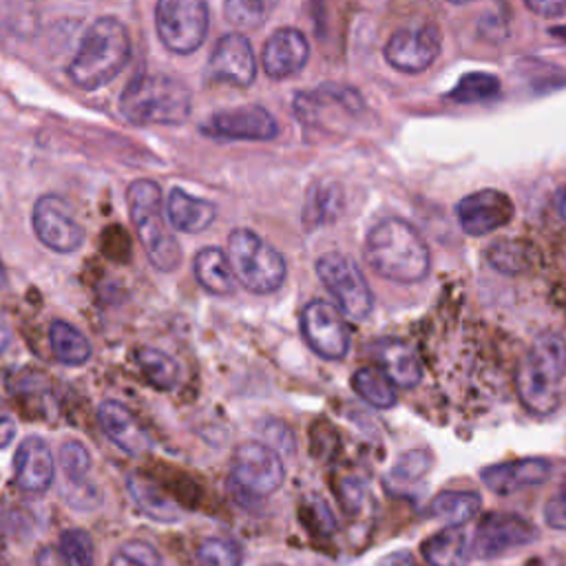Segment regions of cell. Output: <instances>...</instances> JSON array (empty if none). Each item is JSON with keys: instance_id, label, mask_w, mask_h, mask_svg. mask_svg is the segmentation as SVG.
<instances>
[{"instance_id": "cell-9", "label": "cell", "mask_w": 566, "mask_h": 566, "mask_svg": "<svg viewBox=\"0 0 566 566\" xmlns=\"http://www.w3.org/2000/svg\"><path fill=\"white\" fill-rule=\"evenodd\" d=\"M230 480L243 495L268 497L281 489L285 467L272 447L263 442H243L234 451Z\"/></svg>"}, {"instance_id": "cell-52", "label": "cell", "mask_w": 566, "mask_h": 566, "mask_svg": "<svg viewBox=\"0 0 566 566\" xmlns=\"http://www.w3.org/2000/svg\"><path fill=\"white\" fill-rule=\"evenodd\" d=\"M268 566H283V564H268Z\"/></svg>"}, {"instance_id": "cell-5", "label": "cell", "mask_w": 566, "mask_h": 566, "mask_svg": "<svg viewBox=\"0 0 566 566\" xmlns=\"http://www.w3.org/2000/svg\"><path fill=\"white\" fill-rule=\"evenodd\" d=\"M126 199L137 239L148 261L159 272L177 270L181 263V245L166 223L159 184L153 179H135L126 190Z\"/></svg>"}, {"instance_id": "cell-47", "label": "cell", "mask_w": 566, "mask_h": 566, "mask_svg": "<svg viewBox=\"0 0 566 566\" xmlns=\"http://www.w3.org/2000/svg\"><path fill=\"white\" fill-rule=\"evenodd\" d=\"M555 210H557V214L566 221V186L557 192V197H555Z\"/></svg>"}, {"instance_id": "cell-13", "label": "cell", "mask_w": 566, "mask_h": 566, "mask_svg": "<svg viewBox=\"0 0 566 566\" xmlns=\"http://www.w3.org/2000/svg\"><path fill=\"white\" fill-rule=\"evenodd\" d=\"M513 201L497 188H482L455 203V217L464 234L484 237L513 219Z\"/></svg>"}, {"instance_id": "cell-24", "label": "cell", "mask_w": 566, "mask_h": 566, "mask_svg": "<svg viewBox=\"0 0 566 566\" xmlns=\"http://www.w3.org/2000/svg\"><path fill=\"white\" fill-rule=\"evenodd\" d=\"M166 212L170 223L181 230V232H203L206 228L212 226L214 217H217V208L212 201L195 197L181 188H172L168 192V203H166Z\"/></svg>"}, {"instance_id": "cell-4", "label": "cell", "mask_w": 566, "mask_h": 566, "mask_svg": "<svg viewBox=\"0 0 566 566\" xmlns=\"http://www.w3.org/2000/svg\"><path fill=\"white\" fill-rule=\"evenodd\" d=\"M190 108V88L181 80L164 73L135 75L119 97V113L142 126L184 124Z\"/></svg>"}, {"instance_id": "cell-19", "label": "cell", "mask_w": 566, "mask_h": 566, "mask_svg": "<svg viewBox=\"0 0 566 566\" xmlns=\"http://www.w3.org/2000/svg\"><path fill=\"white\" fill-rule=\"evenodd\" d=\"M307 57H310L307 38L298 29L283 27L268 38L261 62L268 77L285 80L290 75H296L307 64Z\"/></svg>"}, {"instance_id": "cell-8", "label": "cell", "mask_w": 566, "mask_h": 566, "mask_svg": "<svg viewBox=\"0 0 566 566\" xmlns=\"http://www.w3.org/2000/svg\"><path fill=\"white\" fill-rule=\"evenodd\" d=\"M155 27L168 51L192 53L208 33V4L206 0H157Z\"/></svg>"}, {"instance_id": "cell-23", "label": "cell", "mask_w": 566, "mask_h": 566, "mask_svg": "<svg viewBox=\"0 0 566 566\" xmlns=\"http://www.w3.org/2000/svg\"><path fill=\"white\" fill-rule=\"evenodd\" d=\"M420 553L429 566H467L473 557L471 539L462 526H444L420 544Z\"/></svg>"}, {"instance_id": "cell-17", "label": "cell", "mask_w": 566, "mask_h": 566, "mask_svg": "<svg viewBox=\"0 0 566 566\" xmlns=\"http://www.w3.org/2000/svg\"><path fill=\"white\" fill-rule=\"evenodd\" d=\"M551 475V462L546 458H522L513 462L489 464L480 469L482 484L495 495H513L517 491L539 486Z\"/></svg>"}, {"instance_id": "cell-48", "label": "cell", "mask_w": 566, "mask_h": 566, "mask_svg": "<svg viewBox=\"0 0 566 566\" xmlns=\"http://www.w3.org/2000/svg\"><path fill=\"white\" fill-rule=\"evenodd\" d=\"M9 338H11V334H9V327L4 325V321L0 318V354L7 349V345H9Z\"/></svg>"}, {"instance_id": "cell-37", "label": "cell", "mask_w": 566, "mask_h": 566, "mask_svg": "<svg viewBox=\"0 0 566 566\" xmlns=\"http://www.w3.org/2000/svg\"><path fill=\"white\" fill-rule=\"evenodd\" d=\"M60 462H62V471L64 475L75 482V480H84L88 469H91V453L88 449L77 442V440H66L60 447Z\"/></svg>"}, {"instance_id": "cell-26", "label": "cell", "mask_w": 566, "mask_h": 566, "mask_svg": "<svg viewBox=\"0 0 566 566\" xmlns=\"http://www.w3.org/2000/svg\"><path fill=\"white\" fill-rule=\"evenodd\" d=\"M482 509V497L475 491L447 489L431 497L427 513L429 517L444 520L449 526H462L473 520Z\"/></svg>"}, {"instance_id": "cell-42", "label": "cell", "mask_w": 566, "mask_h": 566, "mask_svg": "<svg viewBox=\"0 0 566 566\" xmlns=\"http://www.w3.org/2000/svg\"><path fill=\"white\" fill-rule=\"evenodd\" d=\"M524 4L539 18H559L566 13V0H524Z\"/></svg>"}, {"instance_id": "cell-22", "label": "cell", "mask_w": 566, "mask_h": 566, "mask_svg": "<svg viewBox=\"0 0 566 566\" xmlns=\"http://www.w3.org/2000/svg\"><path fill=\"white\" fill-rule=\"evenodd\" d=\"M126 489L133 502L137 504V509L150 520L161 524H175L184 517V509L166 491H161L150 478L142 473H130L126 478Z\"/></svg>"}, {"instance_id": "cell-46", "label": "cell", "mask_w": 566, "mask_h": 566, "mask_svg": "<svg viewBox=\"0 0 566 566\" xmlns=\"http://www.w3.org/2000/svg\"><path fill=\"white\" fill-rule=\"evenodd\" d=\"M111 566H142V564H139V562H135L133 557H128L126 553H122V551H119V553H115V555H113Z\"/></svg>"}, {"instance_id": "cell-10", "label": "cell", "mask_w": 566, "mask_h": 566, "mask_svg": "<svg viewBox=\"0 0 566 566\" xmlns=\"http://www.w3.org/2000/svg\"><path fill=\"white\" fill-rule=\"evenodd\" d=\"M440 51L442 33L433 22L396 29L382 49L387 64L409 75L427 71L438 60Z\"/></svg>"}, {"instance_id": "cell-30", "label": "cell", "mask_w": 566, "mask_h": 566, "mask_svg": "<svg viewBox=\"0 0 566 566\" xmlns=\"http://www.w3.org/2000/svg\"><path fill=\"white\" fill-rule=\"evenodd\" d=\"M135 360L144 378L159 391H170L179 382V365L172 356L155 347H142L135 354Z\"/></svg>"}, {"instance_id": "cell-25", "label": "cell", "mask_w": 566, "mask_h": 566, "mask_svg": "<svg viewBox=\"0 0 566 566\" xmlns=\"http://www.w3.org/2000/svg\"><path fill=\"white\" fill-rule=\"evenodd\" d=\"M192 270H195L197 283L206 292L217 294V296H226V294L234 292L237 279H234L230 259L219 248H203V250H199L195 261H192Z\"/></svg>"}, {"instance_id": "cell-33", "label": "cell", "mask_w": 566, "mask_h": 566, "mask_svg": "<svg viewBox=\"0 0 566 566\" xmlns=\"http://www.w3.org/2000/svg\"><path fill=\"white\" fill-rule=\"evenodd\" d=\"M343 208V192L336 184H323L316 186L310 197H307V206H305V223L307 226H321V223H329L332 219L338 217Z\"/></svg>"}, {"instance_id": "cell-28", "label": "cell", "mask_w": 566, "mask_h": 566, "mask_svg": "<svg viewBox=\"0 0 566 566\" xmlns=\"http://www.w3.org/2000/svg\"><path fill=\"white\" fill-rule=\"evenodd\" d=\"M49 343L53 356L69 367H80L91 358V343L88 338L75 329L71 323L53 321L49 327Z\"/></svg>"}, {"instance_id": "cell-14", "label": "cell", "mask_w": 566, "mask_h": 566, "mask_svg": "<svg viewBox=\"0 0 566 566\" xmlns=\"http://www.w3.org/2000/svg\"><path fill=\"white\" fill-rule=\"evenodd\" d=\"M33 230L53 252H73L84 241V230L71 214L66 201L44 195L33 206Z\"/></svg>"}, {"instance_id": "cell-44", "label": "cell", "mask_w": 566, "mask_h": 566, "mask_svg": "<svg viewBox=\"0 0 566 566\" xmlns=\"http://www.w3.org/2000/svg\"><path fill=\"white\" fill-rule=\"evenodd\" d=\"M378 566H418L416 557L409 551H394L389 555H385Z\"/></svg>"}, {"instance_id": "cell-35", "label": "cell", "mask_w": 566, "mask_h": 566, "mask_svg": "<svg viewBox=\"0 0 566 566\" xmlns=\"http://www.w3.org/2000/svg\"><path fill=\"white\" fill-rule=\"evenodd\" d=\"M60 555L64 557L66 566H93L95 548L93 539L84 528H66L60 533Z\"/></svg>"}, {"instance_id": "cell-36", "label": "cell", "mask_w": 566, "mask_h": 566, "mask_svg": "<svg viewBox=\"0 0 566 566\" xmlns=\"http://www.w3.org/2000/svg\"><path fill=\"white\" fill-rule=\"evenodd\" d=\"M197 557L201 566H241V548L237 542L228 537H206L199 548Z\"/></svg>"}, {"instance_id": "cell-2", "label": "cell", "mask_w": 566, "mask_h": 566, "mask_svg": "<svg viewBox=\"0 0 566 566\" xmlns=\"http://www.w3.org/2000/svg\"><path fill=\"white\" fill-rule=\"evenodd\" d=\"M566 376V338L557 332L539 334L515 371V391L533 416H548L559 405V385Z\"/></svg>"}, {"instance_id": "cell-38", "label": "cell", "mask_w": 566, "mask_h": 566, "mask_svg": "<svg viewBox=\"0 0 566 566\" xmlns=\"http://www.w3.org/2000/svg\"><path fill=\"white\" fill-rule=\"evenodd\" d=\"M338 497H340V504L343 509L354 515L363 509L365 500H367V482L358 475H347L340 480V486H338Z\"/></svg>"}, {"instance_id": "cell-16", "label": "cell", "mask_w": 566, "mask_h": 566, "mask_svg": "<svg viewBox=\"0 0 566 566\" xmlns=\"http://www.w3.org/2000/svg\"><path fill=\"white\" fill-rule=\"evenodd\" d=\"M208 77L232 86H250L254 82L256 60L243 33H226L217 40L208 60Z\"/></svg>"}, {"instance_id": "cell-31", "label": "cell", "mask_w": 566, "mask_h": 566, "mask_svg": "<svg viewBox=\"0 0 566 566\" xmlns=\"http://www.w3.org/2000/svg\"><path fill=\"white\" fill-rule=\"evenodd\" d=\"M486 261L502 274H520L531 268V245L522 239H500L486 248Z\"/></svg>"}, {"instance_id": "cell-21", "label": "cell", "mask_w": 566, "mask_h": 566, "mask_svg": "<svg viewBox=\"0 0 566 566\" xmlns=\"http://www.w3.org/2000/svg\"><path fill=\"white\" fill-rule=\"evenodd\" d=\"M371 354L380 363V369L394 385H398L402 389H411L420 382L422 365H420L416 349L407 340L380 338L371 345Z\"/></svg>"}, {"instance_id": "cell-7", "label": "cell", "mask_w": 566, "mask_h": 566, "mask_svg": "<svg viewBox=\"0 0 566 566\" xmlns=\"http://www.w3.org/2000/svg\"><path fill=\"white\" fill-rule=\"evenodd\" d=\"M316 274L347 318L365 321L371 314L374 296L369 283L352 256L327 252L316 261Z\"/></svg>"}, {"instance_id": "cell-3", "label": "cell", "mask_w": 566, "mask_h": 566, "mask_svg": "<svg viewBox=\"0 0 566 566\" xmlns=\"http://www.w3.org/2000/svg\"><path fill=\"white\" fill-rule=\"evenodd\" d=\"M130 60L128 29L111 15L97 18L82 35L73 60L66 66L71 82L82 91L108 84Z\"/></svg>"}, {"instance_id": "cell-43", "label": "cell", "mask_w": 566, "mask_h": 566, "mask_svg": "<svg viewBox=\"0 0 566 566\" xmlns=\"http://www.w3.org/2000/svg\"><path fill=\"white\" fill-rule=\"evenodd\" d=\"M13 436H15V420L9 413V409H7V405H4V400L0 396V449L9 447Z\"/></svg>"}, {"instance_id": "cell-41", "label": "cell", "mask_w": 566, "mask_h": 566, "mask_svg": "<svg viewBox=\"0 0 566 566\" xmlns=\"http://www.w3.org/2000/svg\"><path fill=\"white\" fill-rule=\"evenodd\" d=\"M122 553H126L128 557H133L142 566H161V557H159L157 548L153 544H148V542H142V539L126 542L122 546Z\"/></svg>"}, {"instance_id": "cell-45", "label": "cell", "mask_w": 566, "mask_h": 566, "mask_svg": "<svg viewBox=\"0 0 566 566\" xmlns=\"http://www.w3.org/2000/svg\"><path fill=\"white\" fill-rule=\"evenodd\" d=\"M35 566H66V562L60 555V551L44 546V548H40V553L35 557Z\"/></svg>"}, {"instance_id": "cell-11", "label": "cell", "mask_w": 566, "mask_h": 566, "mask_svg": "<svg viewBox=\"0 0 566 566\" xmlns=\"http://www.w3.org/2000/svg\"><path fill=\"white\" fill-rule=\"evenodd\" d=\"M301 332L314 354L327 360H340L349 352V327L343 312L332 303L314 298L301 312Z\"/></svg>"}, {"instance_id": "cell-1", "label": "cell", "mask_w": 566, "mask_h": 566, "mask_svg": "<svg viewBox=\"0 0 566 566\" xmlns=\"http://www.w3.org/2000/svg\"><path fill=\"white\" fill-rule=\"evenodd\" d=\"M365 259L382 279L396 283H418L431 268V254L420 232L396 217L378 221L367 232Z\"/></svg>"}, {"instance_id": "cell-39", "label": "cell", "mask_w": 566, "mask_h": 566, "mask_svg": "<svg viewBox=\"0 0 566 566\" xmlns=\"http://www.w3.org/2000/svg\"><path fill=\"white\" fill-rule=\"evenodd\" d=\"M263 438L268 440V447H272L276 453L279 451L283 455H292L294 453V433H292V429L285 422L268 420V424L263 427Z\"/></svg>"}, {"instance_id": "cell-12", "label": "cell", "mask_w": 566, "mask_h": 566, "mask_svg": "<svg viewBox=\"0 0 566 566\" xmlns=\"http://www.w3.org/2000/svg\"><path fill=\"white\" fill-rule=\"evenodd\" d=\"M535 526L515 513H489L480 520L471 542V553L478 559H495L509 551L535 542Z\"/></svg>"}, {"instance_id": "cell-27", "label": "cell", "mask_w": 566, "mask_h": 566, "mask_svg": "<svg viewBox=\"0 0 566 566\" xmlns=\"http://www.w3.org/2000/svg\"><path fill=\"white\" fill-rule=\"evenodd\" d=\"M433 467V455L427 449H409L398 455L385 475V489L394 495H407Z\"/></svg>"}, {"instance_id": "cell-40", "label": "cell", "mask_w": 566, "mask_h": 566, "mask_svg": "<svg viewBox=\"0 0 566 566\" xmlns=\"http://www.w3.org/2000/svg\"><path fill=\"white\" fill-rule=\"evenodd\" d=\"M544 520L551 528L566 531V489L559 486L555 495L544 504Z\"/></svg>"}, {"instance_id": "cell-49", "label": "cell", "mask_w": 566, "mask_h": 566, "mask_svg": "<svg viewBox=\"0 0 566 566\" xmlns=\"http://www.w3.org/2000/svg\"><path fill=\"white\" fill-rule=\"evenodd\" d=\"M551 35L566 42V27H557V29H551Z\"/></svg>"}, {"instance_id": "cell-6", "label": "cell", "mask_w": 566, "mask_h": 566, "mask_svg": "<svg viewBox=\"0 0 566 566\" xmlns=\"http://www.w3.org/2000/svg\"><path fill=\"white\" fill-rule=\"evenodd\" d=\"M228 259L234 279L254 294H270L279 290L287 274L281 252L248 228H237L230 232Z\"/></svg>"}, {"instance_id": "cell-50", "label": "cell", "mask_w": 566, "mask_h": 566, "mask_svg": "<svg viewBox=\"0 0 566 566\" xmlns=\"http://www.w3.org/2000/svg\"><path fill=\"white\" fill-rule=\"evenodd\" d=\"M2 287H7V270H4V265H2V261H0V290Z\"/></svg>"}, {"instance_id": "cell-15", "label": "cell", "mask_w": 566, "mask_h": 566, "mask_svg": "<svg viewBox=\"0 0 566 566\" xmlns=\"http://www.w3.org/2000/svg\"><path fill=\"white\" fill-rule=\"evenodd\" d=\"M201 133L219 139L265 142L276 137L279 124L268 108L248 104V106L214 113L206 124H201Z\"/></svg>"}, {"instance_id": "cell-32", "label": "cell", "mask_w": 566, "mask_h": 566, "mask_svg": "<svg viewBox=\"0 0 566 566\" xmlns=\"http://www.w3.org/2000/svg\"><path fill=\"white\" fill-rule=\"evenodd\" d=\"M497 93H500V80L493 73L473 71V73H464L447 93V97L458 104H475V102L493 99L497 97Z\"/></svg>"}, {"instance_id": "cell-29", "label": "cell", "mask_w": 566, "mask_h": 566, "mask_svg": "<svg viewBox=\"0 0 566 566\" xmlns=\"http://www.w3.org/2000/svg\"><path fill=\"white\" fill-rule=\"evenodd\" d=\"M352 387L367 405L376 409H389L398 400L394 382L385 376L382 369H376V367L356 369L352 376Z\"/></svg>"}, {"instance_id": "cell-18", "label": "cell", "mask_w": 566, "mask_h": 566, "mask_svg": "<svg viewBox=\"0 0 566 566\" xmlns=\"http://www.w3.org/2000/svg\"><path fill=\"white\" fill-rule=\"evenodd\" d=\"M15 484L27 493H44L55 478V460L44 438L27 436L13 453Z\"/></svg>"}, {"instance_id": "cell-20", "label": "cell", "mask_w": 566, "mask_h": 566, "mask_svg": "<svg viewBox=\"0 0 566 566\" xmlns=\"http://www.w3.org/2000/svg\"><path fill=\"white\" fill-rule=\"evenodd\" d=\"M97 420L102 431L108 436V440L119 447L128 455H139L148 451L150 440L137 418L117 400H104L97 407Z\"/></svg>"}, {"instance_id": "cell-51", "label": "cell", "mask_w": 566, "mask_h": 566, "mask_svg": "<svg viewBox=\"0 0 566 566\" xmlns=\"http://www.w3.org/2000/svg\"><path fill=\"white\" fill-rule=\"evenodd\" d=\"M447 2H451V4H469L473 0H447Z\"/></svg>"}, {"instance_id": "cell-34", "label": "cell", "mask_w": 566, "mask_h": 566, "mask_svg": "<svg viewBox=\"0 0 566 566\" xmlns=\"http://www.w3.org/2000/svg\"><path fill=\"white\" fill-rule=\"evenodd\" d=\"M279 2L281 0H226L223 11L232 27L256 29L268 22Z\"/></svg>"}]
</instances>
